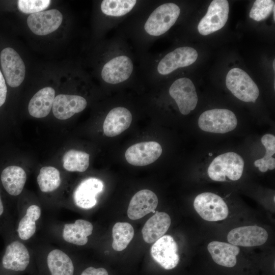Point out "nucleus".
I'll list each match as a JSON object with an SVG mask.
<instances>
[{
    "instance_id": "obj_18",
    "label": "nucleus",
    "mask_w": 275,
    "mask_h": 275,
    "mask_svg": "<svg viewBox=\"0 0 275 275\" xmlns=\"http://www.w3.org/2000/svg\"><path fill=\"white\" fill-rule=\"evenodd\" d=\"M63 21V15L57 9L42 11L30 14L27 24L31 31L37 35H48L57 30Z\"/></svg>"
},
{
    "instance_id": "obj_34",
    "label": "nucleus",
    "mask_w": 275,
    "mask_h": 275,
    "mask_svg": "<svg viewBox=\"0 0 275 275\" xmlns=\"http://www.w3.org/2000/svg\"><path fill=\"white\" fill-rule=\"evenodd\" d=\"M7 89L5 80L0 70V107L5 103L7 96Z\"/></svg>"
},
{
    "instance_id": "obj_16",
    "label": "nucleus",
    "mask_w": 275,
    "mask_h": 275,
    "mask_svg": "<svg viewBox=\"0 0 275 275\" xmlns=\"http://www.w3.org/2000/svg\"><path fill=\"white\" fill-rule=\"evenodd\" d=\"M161 145L154 141L140 142L129 147L125 153L127 161L135 166H145L156 161L162 153Z\"/></svg>"
},
{
    "instance_id": "obj_28",
    "label": "nucleus",
    "mask_w": 275,
    "mask_h": 275,
    "mask_svg": "<svg viewBox=\"0 0 275 275\" xmlns=\"http://www.w3.org/2000/svg\"><path fill=\"white\" fill-rule=\"evenodd\" d=\"M113 241L112 247L116 251H121L126 248L134 236L133 227L128 223L118 222L113 227Z\"/></svg>"
},
{
    "instance_id": "obj_3",
    "label": "nucleus",
    "mask_w": 275,
    "mask_h": 275,
    "mask_svg": "<svg viewBox=\"0 0 275 275\" xmlns=\"http://www.w3.org/2000/svg\"><path fill=\"white\" fill-rule=\"evenodd\" d=\"M198 52L194 48L181 46L167 53L160 59L152 62L141 56L143 80L150 81L157 75H168L179 68L193 64L198 58Z\"/></svg>"
},
{
    "instance_id": "obj_8",
    "label": "nucleus",
    "mask_w": 275,
    "mask_h": 275,
    "mask_svg": "<svg viewBox=\"0 0 275 275\" xmlns=\"http://www.w3.org/2000/svg\"><path fill=\"white\" fill-rule=\"evenodd\" d=\"M237 125L235 115L228 109L215 108L206 111L198 119L200 128L211 133H227L234 130Z\"/></svg>"
},
{
    "instance_id": "obj_5",
    "label": "nucleus",
    "mask_w": 275,
    "mask_h": 275,
    "mask_svg": "<svg viewBox=\"0 0 275 275\" xmlns=\"http://www.w3.org/2000/svg\"><path fill=\"white\" fill-rule=\"evenodd\" d=\"M137 0H103L99 4L103 33L134 14L145 3Z\"/></svg>"
},
{
    "instance_id": "obj_24",
    "label": "nucleus",
    "mask_w": 275,
    "mask_h": 275,
    "mask_svg": "<svg viewBox=\"0 0 275 275\" xmlns=\"http://www.w3.org/2000/svg\"><path fill=\"white\" fill-rule=\"evenodd\" d=\"M1 181L8 194L13 197L18 196L24 188L26 181V174L20 167L9 166L2 171Z\"/></svg>"
},
{
    "instance_id": "obj_27",
    "label": "nucleus",
    "mask_w": 275,
    "mask_h": 275,
    "mask_svg": "<svg viewBox=\"0 0 275 275\" xmlns=\"http://www.w3.org/2000/svg\"><path fill=\"white\" fill-rule=\"evenodd\" d=\"M89 157L84 151L71 149L63 156V167L67 171L84 172L89 167Z\"/></svg>"
},
{
    "instance_id": "obj_22",
    "label": "nucleus",
    "mask_w": 275,
    "mask_h": 275,
    "mask_svg": "<svg viewBox=\"0 0 275 275\" xmlns=\"http://www.w3.org/2000/svg\"><path fill=\"white\" fill-rule=\"evenodd\" d=\"M171 223L168 214L164 212H156L146 222L142 229L144 241L148 243L155 242L167 232Z\"/></svg>"
},
{
    "instance_id": "obj_12",
    "label": "nucleus",
    "mask_w": 275,
    "mask_h": 275,
    "mask_svg": "<svg viewBox=\"0 0 275 275\" xmlns=\"http://www.w3.org/2000/svg\"><path fill=\"white\" fill-rule=\"evenodd\" d=\"M229 12L227 0L212 1L205 16L200 21L198 30L202 35H208L221 29L227 21Z\"/></svg>"
},
{
    "instance_id": "obj_14",
    "label": "nucleus",
    "mask_w": 275,
    "mask_h": 275,
    "mask_svg": "<svg viewBox=\"0 0 275 275\" xmlns=\"http://www.w3.org/2000/svg\"><path fill=\"white\" fill-rule=\"evenodd\" d=\"M178 245L173 237L163 235L152 245L150 253L153 259L162 268L172 269L178 265L180 258Z\"/></svg>"
},
{
    "instance_id": "obj_21",
    "label": "nucleus",
    "mask_w": 275,
    "mask_h": 275,
    "mask_svg": "<svg viewBox=\"0 0 275 275\" xmlns=\"http://www.w3.org/2000/svg\"><path fill=\"white\" fill-rule=\"evenodd\" d=\"M158 203V198L152 191L149 189L141 190L131 199L127 209V215L133 220L141 218L154 211Z\"/></svg>"
},
{
    "instance_id": "obj_2",
    "label": "nucleus",
    "mask_w": 275,
    "mask_h": 275,
    "mask_svg": "<svg viewBox=\"0 0 275 275\" xmlns=\"http://www.w3.org/2000/svg\"><path fill=\"white\" fill-rule=\"evenodd\" d=\"M181 13L178 5L173 2L162 4L153 8L146 2L128 22L121 33L130 38L136 50L142 53L152 40L166 33L176 22Z\"/></svg>"
},
{
    "instance_id": "obj_4",
    "label": "nucleus",
    "mask_w": 275,
    "mask_h": 275,
    "mask_svg": "<svg viewBox=\"0 0 275 275\" xmlns=\"http://www.w3.org/2000/svg\"><path fill=\"white\" fill-rule=\"evenodd\" d=\"M43 225L44 238L62 248L67 245H85L94 229L91 222L82 219H76L73 223L49 222Z\"/></svg>"
},
{
    "instance_id": "obj_15",
    "label": "nucleus",
    "mask_w": 275,
    "mask_h": 275,
    "mask_svg": "<svg viewBox=\"0 0 275 275\" xmlns=\"http://www.w3.org/2000/svg\"><path fill=\"white\" fill-rule=\"evenodd\" d=\"M103 187V182L98 178L89 177L84 179L74 190L73 200L75 205L85 210L94 208Z\"/></svg>"
},
{
    "instance_id": "obj_10",
    "label": "nucleus",
    "mask_w": 275,
    "mask_h": 275,
    "mask_svg": "<svg viewBox=\"0 0 275 275\" xmlns=\"http://www.w3.org/2000/svg\"><path fill=\"white\" fill-rule=\"evenodd\" d=\"M194 207L198 214L207 221H222L226 218L229 214L228 207L224 200L212 193L198 195L194 200Z\"/></svg>"
},
{
    "instance_id": "obj_31",
    "label": "nucleus",
    "mask_w": 275,
    "mask_h": 275,
    "mask_svg": "<svg viewBox=\"0 0 275 275\" xmlns=\"http://www.w3.org/2000/svg\"><path fill=\"white\" fill-rule=\"evenodd\" d=\"M274 6V1L257 0L250 12V17L255 21L265 19L272 11Z\"/></svg>"
},
{
    "instance_id": "obj_35",
    "label": "nucleus",
    "mask_w": 275,
    "mask_h": 275,
    "mask_svg": "<svg viewBox=\"0 0 275 275\" xmlns=\"http://www.w3.org/2000/svg\"><path fill=\"white\" fill-rule=\"evenodd\" d=\"M274 8H275V6H274V7L273 8V9H272V10H273V20H274H274H275V9H274Z\"/></svg>"
},
{
    "instance_id": "obj_20",
    "label": "nucleus",
    "mask_w": 275,
    "mask_h": 275,
    "mask_svg": "<svg viewBox=\"0 0 275 275\" xmlns=\"http://www.w3.org/2000/svg\"><path fill=\"white\" fill-rule=\"evenodd\" d=\"M132 121V115L129 109L119 106L111 109L104 119L103 130L108 137L117 136L128 129Z\"/></svg>"
},
{
    "instance_id": "obj_19",
    "label": "nucleus",
    "mask_w": 275,
    "mask_h": 275,
    "mask_svg": "<svg viewBox=\"0 0 275 275\" xmlns=\"http://www.w3.org/2000/svg\"><path fill=\"white\" fill-rule=\"evenodd\" d=\"M87 100L77 95L60 94L55 97L52 109L53 115L60 120H66L84 111Z\"/></svg>"
},
{
    "instance_id": "obj_13",
    "label": "nucleus",
    "mask_w": 275,
    "mask_h": 275,
    "mask_svg": "<svg viewBox=\"0 0 275 275\" xmlns=\"http://www.w3.org/2000/svg\"><path fill=\"white\" fill-rule=\"evenodd\" d=\"M2 68L7 83L11 87L19 86L25 75L24 63L13 48L3 49L0 55Z\"/></svg>"
},
{
    "instance_id": "obj_33",
    "label": "nucleus",
    "mask_w": 275,
    "mask_h": 275,
    "mask_svg": "<svg viewBox=\"0 0 275 275\" xmlns=\"http://www.w3.org/2000/svg\"><path fill=\"white\" fill-rule=\"evenodd\" d=\"M80 275H108L107 270L103 268L89 267L86 268Z\"/></svg>"
},
{
    "instance_id": "obj_11",
    "label": "nucleus",
    "mask_w": 275,
    "mask_h": 275,
    "mask_svg": "<svg viewBox=\"0 0 275 275\" xmlns=\"http://www.w3.org/2000/svg\"><path fill=\"white\" fill-rule=\"evenodd\" d=\"M169 94L183 115L189 114L197 106L198 99L196 88L188 78L180 77L175 79L170 85Z\"/></svg>"
},
{
    "instance_id": "obj_1",
    "label": "nucleus",
    "mask_w": 275,
    "mask_h": 275,
    "mask_svg": "<svg viewBox=\"0 0 275 275\" xmlns=\"http://www.w3.org/2000/svg\"><path fill=\"white\" fill-rule=\"evenodd\" d=\"M103 44L99 77L104 84L114 87L143 80L141 54L124 36L119 33Z\"/></svg>"
},
{
    "instance_id": "obj_29",
    "label": "nucleus",
    "mask_w": 275,
    "mask_h": 275,
    "mask_svg": "<svg viewBox=\"0 0 275 275\" xmlns=\"http://www.w3.org/2000/svg\"><path fill=\"white\" fill-rule=\"evenodd\" d=\"M15 223V215L4 202L0 189V235L4 241L16 236Z\"/></svg>"
},
{
    "instance_id": "obj_26",
    "label": "nucleus",
    "mask_w": 275,
    "mask_h": 275,
    "mask_svg": "<svg viewBox=\"0 0 275 275\" xmlns=\"http://www.w3.org/2000/svg\"><path fill=\"white\" fill-rule=\"evenodd\" d=\"M40 190L43 193H51L57 190L61 184L60 173L54 167H42L37 178Z\"/></svg>"
},
{
    "instance_id": "obj_17",
    "label": "nucleus",
    "mask_w": 275,
    "mask_h": 275,
    "mask_svg": "<svg viewBox=\"0 0 275 275\" xmlns=\"http://www.w3.org/2000/svg\"><path fill=\"white\" fill-rule=\"evenodd\" d=\"M268 237L267 232L258 226L235 228L228 234V242L236 246L252 247L264 244Z\"/></svg>"
},
{
    "instance_id": "obj_25",
    "label": "nucleus",
    "mask_w": 275,
    "mask_h": 275,
    "mask_svg": "<svg viewBox=\"0 0 275 275\" xmlns=\"http://www.w3.org/2000/svg\"><path fill=\"white\" fill-rule=\"evenodd\" d=\"M54 98L55 91L52 88L47 87L40 89L29 102V114L37 118L47 116L52 108Z\"/></svg>"
},
{
    "instance_id": "obj_23",
    "label": "nucleus",
    "mask_w": 275,
    "mask_h": 275,
    "mask_svg": "<svg viewBox=\"0 0 275 275\" xmlns=\"http://www.w3.org/2000/svg\"><path fill=\"white\" fill-rule=\"evenodd\" d=\"M207 249L216 264L227 267H232L236 265V256L240 252L238 246L217 241L210 242Z\"/></svg>"
},
{
    "instance_id": "obj_30",
    "label": "nucleus",
    "mask_w": 275,
    "mask_h": 275,
    "mask_svg": "<svg viewBox=\"0 0 275 275\" xmlns=\"http://www.w3.org/2000/svg\"><path fill=\"white\" fill-rule=\"evenodd\" d=\"M261 141L266 149L265 154L262 158L255 160L254 165L258 167L260 171L265 172L275 168V158L272 157L275 154V136L272 134H265Z\"/></svg>"
},
{
    "instance_id": "obj_6",
    "label": "nucleus",
    "mask_w": 275,
    "mask_h": 275,
    "mask_svg": "<svg viewBox=\"0 0 275 275\" xmlns=\"http://www.w3.org/2000/svg\"><path fill=\"white\" fill-rule=\"evenodd\" d=\"M43 210L36 203H32L16 211L15 232L17 238L29 244L36 238V234L43 226Z\"/></svg>"
},
{
    "instance_id": "obj_36",
    "label": "nucleus",
    "mask_w": 275,
    "mask_h": 275,
    "mask_svg": "<svg viewBox=\"0 0 275 275\" xmlns=\"http://www.w3.org/2000/svg\"><path fill=\"white\" fill-rule=\"evenodd\" d=\"M275 60H273V64H272V66H273V70H275Z\"/></svg>"
},
{
    "instance_id": "obj_32",
    "label": "nucleus",
    "mask_w": 275,
    "mask_h": 275,
    "mask_svg": "<svg viewBox=\"0 0 275 275\" xmlns=\"http://www.w3.org/2000/svg\"><path fill=\"white\" fill-rule=\"evenodd\" d=\"M50 3L49 0H19L17 6L21 12L32 14L46 9Z\"/></svg>"
},
{
    "instance_id": "obj_9",
    "label": "nucleus",
    "mask_w": 275,
    "mask_h": 275,
    "mask_svg": "<svg viewBox=\"0 0 275 275\" xmlns=\"http://www.w3.org/2000/svg\"><path fill=\"white\" fill-rule=\"evenodd\" d=\"M226 85L234 96L244 102H255L259 95L257 85L246 72L239 68L228 72Z\"/></svg>"
},
{
    "instance_id": "obj_7",
    "label": "nucleus",
    "mask_w": 275,
    "mask_h": 275,
    "mask_svg": "<svg viewBox=\"0 0 275 275\" xmlns=\"http://www.w3.org/2000/svg\"><path fill=\"white\" fill-rule=\"evenodd\" d=\"M244 166V160L240 155L229 152L214 158L208 168L207 173L213 181H227V178L236 181L241 177Z\"/></svg>"
}]
</instances>
